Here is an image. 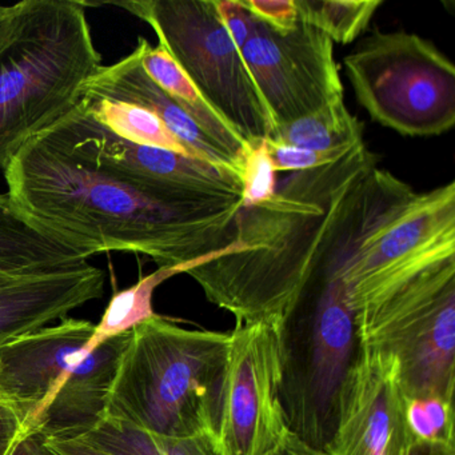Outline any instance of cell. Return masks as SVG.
<instances>
[{
  "label": "cell",
  "mask_w": 455,
  "mask_h": 455,
  "mask_svg": "<svg viewBox=\"0 0 455 455\" xmlns=\"http://www.w3.org/2000/svg\"><path fill=\"white\" fill-rule=\"evenodd\" d=\"M404 412L412 442L455 443L451 401L434 395L406 399Z\"/></svg>",
  "instance_id": "603a6c76"
},
{
  "label": "cell",
  "mask_w": 455,
  "mask_h": 455,
  "mask_svg": "<svg viewBox=\"0 0 455 455\" xmlns=\"http://www.w3.org/2000/svg\"><path fill=\"white\" fill-rule=\"evenodd\" d=\"M95 324L65 318L0 345V391L26 435L81 438L106 419L132 331L92 348Z\"/></svg>",
  "instance_id": "8992f818"
},
{
  "label": "cell",
  "mask_w": 455,
  "mask_h": 455,
  "mask_svg": "<svg viewBox=\"0 0 455 455\" xmlns=\"http://www.w3.org/2000/svg\"><path fill=\"white\" fill-rule=\"evenodd\" d=\"M46 444L55 455H111L81 438L46 439Z\"/></svg>",
  "instance_id": "f1b7e54d"
},
{
  "label": "cell",
  "mask_w": 455,
  "mask_h": 455,
  "mask_svg": "<svg viewBox=\"0 0 455 455\" xmlns=\"http://www.w3.org/2000/svg\"><path fill=\"white\" fill-rule=\"evenodd\" d=\"M86 2L25 0L0 34V169L68 116L102 66Z\"/></svg>",
  "instance_id": "277c9868"
},
{
  "label": "cell",
  "mask_w": 455,
  "mask_h": 455,
  "mask_svg": "<svg viewBox=\"0 0 455 455\" xmlns=\"http://www.w3.org/2000/svg\"><path fill=\"white\" fill-rule=\"evenodd\" d=\"M266 142H267L268 154H270L276 172H307V170L327 166V164L339 161L351 148L356 146L329 151H315L283 145V143L271 142L267 140H266Z\"/></svg>",
  "instance_id": "d4e9b609"
},
{
  "label": "cell",
  "mask_w": 455,
  "mask_h": 455,
  "mask_svg": "<svg viewBox=\"0 0 455 455\" xmlns=\"http://www.w3.org/2000/svg\"><path fill=\"white\" fill-rule=\"evenodd\" d=\"M275 174L266 140L247 146L239 170L242 207H254L270 201L276 193Z\"/></svg>",
  "instance_id": "cb8c5ba5"
},
{
  "label": "cell",
  "mask_w": 455,
  "mask_h": 455,
  "mask_svg": "<svg viewBox=\"0 0 455 455\" xmlns=\"http://www.w3.org/2000/svg\"><path fill=\"white\" fill-rule=\"evenodd\" d=\"M252 17L278 33H289L299 22L295 0H242Z\"/></svg>",
  "instance_id": "484cf974"
},
{
  "label": "cell",
  "mask_w": 455,
  "mask_h": 455,
  "mask_svg": "<svg viewBox=\"0 0 455 455\" xmlns=\"http://www.w3.org/2000/svg\"><path fill=\"white\" fill-rule=\"evenodd\" d=\"M0 455H55L46 444L41 434H28L9 450L0 451Z\"/></svg>",
  "instance_id": "f546056e"
},
{
  "label": "cell",
  "mask_w": 455,
  "mask_h": 455,
  "mask_svg": "<svg viewBox=\"0 0 455 455\" xmlns=\"http://www.w3.org/2000/svg\"><path fill=\"white\" fill-rule=\"evenodd\" d=\"M92 257L28 218L9 193L0 194V276L47 273L82 265Z\"/></svg>",
  "instance_id": "2e32d148"
},
{
  "label": "cell",
  "mask_w": 455,
  "mask_h": 455,
  "mask_svg": "<svg viewBox=\"0 0 455 455\" xmlns=\"http://www.w3.org/2000/svg\"><path fill=\"white\" fill-rule=\"evenodd\" d=\"M359 105L404 137H436L455 124V68L417 34L372 33L343 60Z\"/></svg>",
  "instance_id": "ba28073f"
},
{
  "label": "cell",
  "mask_w": 455,
  "mask_h": 455,
  "mask_svg": "<svg viewBox=\"0 0 455 455\" xmlns=\"http://www.w3.org/2000/svg\"><path fill=\"white\" fill-rule=\"evenodd\" d=\"M12 10V6H0V34L4 33V28L9 23Z\"/></svg>",
  "instance_id": "d6a6232c"
},
{
  "label": "cell",
  "mask_w": 455,
  "mask_h": 455,
  "mask_svg": "<svg viewBox=\"0 0 455 455\" xmlns=\"http://www.w3.org/2000/svg\"><path fill=\"white\" fill-rule=\"evenodd\" d=\"M230 332L188 330L156 314L132 330L106 419L164 436L217 438Z\"/></svg>",
  "instance_id": "5b68a950"
},
{
  "label": "cell",
  "mask_w": 455,
  "mask_h": 455,
  "mask_svg": "<svg viewBox=\"0 0 455 455\" xmlns=\"http://www.w3.org/2000/svg\"><path fill=\"white\" fill-rule=\"evenodd\" d=\"M137 49L140 50V65L148 78L178 103L210 137L242 159L244 148L249 145L212 111L167 50L161 44L151 46L143 36L138 38Z\"/></svg>",
  "instance_id": "e0dca14e"
},
{
  "label": "cell",
  "mask_w": 455,
  "mask_h": 455,
  "mask_svg": "<svg viewBox=\"0 0 455 455\" xmlns=\"http://www.w3.org/2000/svg\"><path fill=\"white\" fill-rule=\"evenodd\" d=\"M356 340L393 356L404 398L454 401L455 236L348 292Z\"/></svg>",
  "instance_id": "3957f363"
},
{
  "label": "cell",
  "mask_w": 455,
  "mask_h": 455,
  "mask_svg": "<svg viewBox=\"0 0 455 455\" xmlns=\"http://www.w3.org/2000/svg\"><path fill=\"white\" fill-rule=\"evenodd\" d=\"M300 313H306L307 332L299 355L284 354L282 407L290 431L324 450L334 431L340 387L358 348L345 284L324 287L295 314Z\"/></svg>",
  "instance_id": "9c48e42d"
},
{
  "label": "cell",
  "mask_w": 455,
  "mask_h": 455,
  "mask_svg": "<svg viewBox=\"0 0 455 455\" xmlns=\"http://www.w3.org/2000/svg\"><path fill=\"white\" fill-rule=\"evenodd\" d=\"M284 326L235 324L230 332L217 443L222 455H271L290 433L281 401Z\"/></svg>",
  "instance_id": "30bf717a"
},
{
  "label": "cell",
  "mask_w": 455,
  "mask_h": 455,
  "mask_svg": "<svg viewBox=\"0 0 455 455\" xmlns=\"http://www.w3.org/2000/svg\"><path fill=\"white\" fill-rule=\"evenodd\" d=\"M271 455H330L326 450L318 449V447L313 446V444L307 443L303 441L300 436L297 434L290 431L287 434L286 439L283 443L279 446L278 450L273 452Z\"/></svg>",
  "instance_id": "4dcf8cb0"
},
{
  "label": "cell",
  "mask_w": 455,
  "mask_h": 455,
  "mask_svg": "<svg viewBox=\"0 0 455 455\" xmlns=\"http://www.w3.org/2000/svg\"><path fill=\"white\" fill-rule=\"evenodd\" d=\"M116 6L153 28L207 105L246 145L270 138L273 118L214 0H140Z\"/></svg>",
  "instance_id": "52a82bcc"
},
{
  "label": "cell",
  "mask_w": 455,
  "mask_h": 455,
  "mask_svg": "<svg viewBox=\"0 0 455 455\" xmlns=\"http://www.w3.org/2000/svg\"><path fill=\"white\" fill-rule=\"evenodd\" d=\"M15 204L42 228L92 255L143 254L161 267L196 262L231 241L241 199L156 188L60 148L44 134L4 166Z\"/></svg>",
  "instance_id": "7a4b0ae2"
},
{
  "label": "cell",
  "mask_w": 455,
  "mask_h": 455,
  "mask_svg": "<svg viewBox=\"0 0 455 455\" xmlns=\"http://www.w3.org/2000/svg\"><path fill=\"white\" fill-rule=\"evenodd\" d=\"M81 102L98 124L122 140L135 145L191 156L185 146L164 126V122L156 114L140 106L97 97H82Z\"/></svg>",
  "instance_id": "44dd1931"
},
{
  "label": "cell",
  "mask_w": 455,
  "mask_h": 455,
  "mask_svg": "<svg viewBox=\"0 0 455 455\" xmlns=\"http://www.w3.org/2000/svg\"><path fill=\"white\" fill-rule=\"evenodd\" d=\"M222 249L217 250L196 262L188 263V265L158 268L132 286L116 292L108 302L100 323L95 324V332L92 335V342H90L92 348L97 347L100 343L116 337V335L132 331L138 324L156 316L153 297L156 287L161 286L167 279L172 278L178 274H188L193 268L214 259L220 254Z\"/></svg>",
  "instance_id": "ac0fdd59"
},
{
  "label": "cell",
  "mask_w": 455,
  "mask_h": 455,
  "mask_svg": "<svg viewBox=\"0 0 455 455\" xmlns=\"http://www.w3.org/2000/svg\"><path fill=\"white\" fill-rule=\"evenodd\" d=\"M267 140L315 151L353 148L363 142V124L340 100L298 121L275 126Z\"/></svg>",
  "instance_id": "d6986e66"
},
{
  "label": "cell",
  "mask_w": 455,
  "mask_h": 455,
  "mask_svg": "<svg viewBox=\"0 0 455 455\" xmlns=\"http://www.w3.org/2000/svg\"><path fill=\"white\" fill-rule=\"evenodd\" d=\"M404 411L395 359L358 345L324 450L330 455H409L412 438Z\"/></svg>",
  "instance_id": "4fadbf2b"
},
{
  "label": "cell",
  "mask_w": 455,
  "mask_h": 455,
  "mask_svg": "<svg viewBox=\"0 0 455 455\" xmlns=\"http://www.w3.org/2000/svg\"><path fill=\"white\" fill-rule=\"evenodd\" d=\"M302 22L318 28L332 44H348L369 28L382 0H295Z\"/></svg>",
  "instance_id": "7402d4cb"
},
{
  "label": "cell",
  "mask_w": 455,
  "mask_h": 455,
  "mask_svg": "<svg viewBox=\"0 0 455 455\" xmlns=\"http://www.w3.org/2000/svg\"><path fill=\"white\" fill-rule=\"evenodd\" d=\"M111 455H222L214 435L164 436L105 419L81 436Z\"/></svg>",
  "instance_id": "ffe728a7"
},
{
  "label": "cell",
  "mask_w": 455,
  "mask_h": 455,
  "mask_svg": "<svg viewBox=\"0 0 455 455\" xmlns=\"http://www.w3.org/2000/svg\"><path fill=\"white\" fill-rule=\"evenodd\" d=\"M214 4L220 22L230 34L235 46L241 50L250 34L251 14L242 0H214Z\"/></svg>",
  "instance_id": "4316f807"
},
{
  "label": "cell",
  "mask_w": 455,
  "mask_h": 455,
  "mask_svg": "<svg viewBox=\"0 0 455 455\" xmlns=\"http://www.w3.org/2000/svg\"><path fill=\"white\" fill-rule=\"evenodd\" d=\"M105 281L103 270L89 262L33 275L0 276V345L100 299Z\"/></svg>",
  "instance_id": "5bb4252c"
},
{
  "label": "cell",
  "mask_w": 455,
  "mask_h": 455,
  "mask_svg": "<svg viewBox=\"0 0 455 455\" xmlns=\"http://www.w3.org/2000/svg\"><path fill=\"white\" fill-rule=\"evenodd\" d=\"M414 194L359 143L334 164L290 175L270 201L242 207L230 243L188 274L236 324L286 327L303 303L343 283L362 242Z\"/></svg>",
  "instance_id": "6da1fadb"
},
{
  "label": "cell",
  "mask_w": 455,
  "mask_h": 455,
  "mask_svg": "<svg viewBox=\"0 0 455 455\" xmlns=\"http://www.w3.org/2000/svg\"><path fill=\"white\" fill-rule=\"evenodd\" d=\"M409 455H455V443L412 442Z\"/></svg>",
  "instance_id": "1f68e13d"
},
{
  "label": "cell",
  "mask_w": 455,
  "mask_h": 455,
  "mask_svg": "<svg viewBox=\"0 0 455 455\" xmlns=\"http://www.w3.org/2000/svg\"><path fill=\"white\" fill-rule=\"evenodd\" d=\"M82 97L119 100L151 111L185 146L193 158L226 170L236 175L239 180L241 159L222 143L210 137L178 103L148 78L140 65V54L137 47L119 62L100 66L97 74L84 84Z\"/></svg>",
  "instance_id": "9a60e30c"
},
{
  "label": "cell",
  "mask_w": 455,
  "mask_h": 455,
  "mask_svg": "<svg viewBox=\"0 0 455 455\" xmlns=\"http://www.w3.org/2000/svg\"><path fill=\"white\" fill-rule=\"evenodd\" d=\"M41 134L60 148L146 185L199 198L241 199V182L236 175L174 151L122 140L98 124L81 100Z\"/></svg>",
  "instance_id": "7c38bea8"
},
{
  "label": "cell",
  "mask_w": 455,
  "mask_h": 455,
  "mask_svg": "<svg viewBox=\"0 0 455 455\" xmlns=\"http://www.w3.org/2000/svg\"><path fill=\"white\" fill-rule=\"evenodd\" d=\"M241 54L274 129L343 100L334 44L300 20L294 30L278 33L251 15Z\"/></svg>",
  "instance_id": "8fae6325"
},
{
  "label": "cell",
  "mask_w": 455,
  "mask_h": 455,
  "mask_svg": "<svg viewBox=\"0 0 455 455\" xmlns=\"http://www.w3.org/2000/svg\"><path fill=\"white\" fill-rule=\"evenodd\" d=\"M25 436L22 420L0 391V451L9 450Z\"/></svg>",
  "instance_id": "83f0119b"
}]
</instances>
